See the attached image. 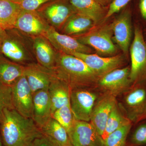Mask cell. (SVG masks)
<instances>
[{
	"label": "cell",
	"mask_w": 146,
	"mask_h": 146,
	"mask_svg": "<svg viewBox=\"0 0 146 146\" xmlns=\"http://www.w3.org/2000/svg\"><path fill=\"white\" fill-rule=\"evenodd\" d=\"M5 108L15 109L12 102L11 87L0 82V121Z\"/></svg>",
	"instance_id": "obj_29"
},
{
	"label": "cell",
	"mask_w": 146,
	"mask_h": 146,
	"mask_svg": "<svg viewBox=\"0 0 146 146\" xmlns=\"http://www.w3.org/2000/svg\"><path fill=\"white\" fill-rule=\"evenodd\" d=\"M14 108L26 118L33 117V94L25 76L23 75L11 87Z\"/></svg>",
	"instance_id": "obj_12"
},
{
	"label": "cell",
	"mask_w": 146,
	"mask_h": 146,
	"mask_svg": "<svg viewBox=\"0 0 146 146\" xmlns=\"http://www.w3.org/2000/svg\"><path fill=\"white\" fill-rule=\"evenodd\" d=\"M130 146L146 145V122L140 124L134 129L129 140Z\"/></svg>",
	"instance_id": "obj_30"
},
{
	"label": "cell",
	"mask_w": 146,
	"mask_h": 146,
	"mask_svg": "<svg viewBox=\"0 0 146 146\" xmlns=\"http://www.w3.org/2000/svg\"><path fill=\"white\" fill-rule=\"evenodd\" d=\"M25 66L11 61L0 54V82L12 87L24 74Z\"/></svg>",
	"instance_id": "obj_23"
},
{
	"label": "cell",
	"mask_w": 146,
	"mask_h": 146,
	"mask_svg": "<svg viewBox=\"0 0 146 146\" xmlns=\"http://www.w3.org/2000/svg\"><path fill=\"white\" fill-rule=\"evenodd\" d=\"M130 78L132 84L146 82V41L143 31L135 25L134 37L130 47Z\"/></svg>",
	"instance_id": "obj_5"
},
{
	"label": "cell",
	"mask_w": 146,
	"mask_h": 146,
	"mask_svg": "<svg viewBox=\"0 0 146 146\" xmlns=\"http://www.w3.org/2000/svg\"><path fill=\"white\" fill-rule=\"evenodd\" d=\"M72 55L82 60L100 78L111 71L121 68L125 63L123 56L120 54L103 57L92 54L73 53Z\"/></svg>",
	"instance_id": "obj_11"
},
{
	"label": "cell",
	"mask_w": 146,
	"mask_h": 146,
	"mask_svg": "<svg viewBox=\"0 0 146 146\" xmlns=\"http://www.w3.org/2000/svg\"><path fill=\"white\" fill-rule=\"evenodd\" d=\"M132 123L124 126L109 134L104 140V146H125Z\"/></svg>",
	"instance_id": "obj_27"
},
{
	"label": "cell",
	"mask_w": 146,
	"mask_h": 146,
	"mask_svg": "<svg viewBox=\"0 0 146 146\" xmlns=\"http://www.w3.org/2000/svg\"><path fill=\"white\" fill-rule=\"evenodd\" d=\"M36 62L50 70H54L58 51L44 36L32 38Z\"/></svg>",
	"instance_id": "obj_18"
},
{
	"label": "cell",
	"mask_w": 146,
	"mask_h": 146,
	"mask_svg": "<svg viewBox=\"0 0 146 146\" xmlns=\"http://www.w3.org/2000/svg\"><path fill=\"white\" fill-rule=\"evenodd\" d=\"M0 146H4L3 144L2 140L1 137L0 135Z\"/></svg>",
	"instance_id": "obj_37"
},
{
	"label": "cell",
	"mask_w": 146,
	"mask_h": 146,
	"mask_svg": "<svg viewBox=\"0 0 146 146\" xmlns=\"http://www.w3.org/2000/svg\"><path fill=\"white\" fill-rule=\"evenodd\" d=\"M129 75V66L114 70L100 78L95 89L117 98L132 85Z\"/></svg>",
	"instance_id": "obj_8"
},
{
	"label": "cell",
	"mask_w": 146,
	"mask_h": 146,
	"mask_svg": "<svg viewBox=\"0 0 146 146\" xmlns=\"http://www.w3.org/2000/svg\"><path fill=\"white\" fill-rule=\"evenodd\" d=\"M5 31L1 47V54L23 66L36 62L32 38L15 28Z\"/></svg>",
	"instance_id": "obj_3"
},
{
	"label": "cell",
	"mask_w": 146,
	"mask_h": 146,
	"mask_svg": "<svg viewBox=\"0 0 146 146\" xmlns=\"http://www.w3.org/2000/svg\"><path fill=\"white\" fill-rule=\"evenodd\" d=\"M33 117L41 129L52 117V105L48 89L36 91L33 94Z\"/></svg>",
	"instance_id": "obj_19"
},
{
	"label": "cell",
	"mask_w": 146,
	"mask_h": 146,
	"mask_svg": "<svg viewBox=\"0 0 146 146\" xmlns=\"http://www.w3.org/2000/svg\"><path fill=\"white\" fill-rule=\"evenodd\" d=\"M71 89L64 82L55 76L48 88L52 113L64 106L70 104Z\"/></svg>",
	"instance_id": "obj_21"
},
{
	"label": "cell",
	"mask_w": 146,
	"mask_h": 146,
	"mask_svg": "<svg viewBox=\"0 0 146 146\" xmlns=\"http://www.w3.org/2000/svg\"><path fill=\"white\" fill-rule=\"evenodd\" d=\"M44 133L32 119L25 117L15 109L5 108L0 121V135L4 146H31Z\"/></svg>",
	"instance_id": "obj_1"
},
{
	"label": "cell",
	"mask_w": 146,
	"mask_h": 146,
	"mask_svg": "<svg viewBox=\"0 0 146 146\" xmlns=\"http://www.w3.org/2000/svg\"><path fill=\"white\" fill-rule=\"evenodd\" d=\"M117 102V98L114 96L102 94L94 104L90 122L101 137L111 110Z\"/></svg>",
	"instance_id": "obj_16"
},
{
	"label": "cell",
	"mask_w": 146,
	"mask_h": 146,
	"mask_svg": "<svg viewBox=\"0 0 146 146\" xmlns=\"http://www.w3.org/2000/svg\"><path fill=\"white\" fill-rule=\"evenodd\" d=\"M57 78L71 90L75 88L95 89L100 78L81 59L58 52L54 70Z\"/></svg>",
	"instance_id": "obj_2"
},
{
	"label": "cell",
	"mask_w": 146,
	"mask_h": 146,
	"mask_svg": "<svg viewBox=\"0 0 146 146\" xmlns=\"http://www.w3.org/2000/svg\"><path fill=\"white\" fill-rule=\"evenodd\" d=\"M50 26L37 11L22 10L16 21L15 28L32 38L44 36Z\"/></svg>",
	"instance_id": "obj_13"
},
{
	"label": "cell",
	"mask_w": 146,
	"mask_h": 146,
	"mask_svg": "<svg viewBox=\"0 0 146 146\" xmlns=\"http://www.w3.org/2000/svg\"><path fill=\"white\" fill-rule=\"evenodd\" d=\"M51 0H14L22 10L36 11L44 4Z\"/></svg>",
	"instance_id": "obj_31"
},
{
	"label": "cell",
	"mask_w": 146,
	"mask_h": 146,
	"mask_svg": "<svg viewBox=\"0 0 146 146\" xmlns=\"http://www.w3.org/2000/svg\"><path fill=\"white\" fill-rule=\"evenodd\" d=\"M70 146H72V145H70Z\"/></svg>",
	"instance_id": "obj_38"
},
{
	"label": "cell",
	"mask_w": 146,
	"mask_h": 146,
	"mask_svg": "<svg viewBox=\"0 0 146 146\" xmlns=\"http://www.w3.org/2000/svg\"><path fill=\"white\" fill-rule=\"evenodd\" d=\"M68 133L73 146H104V141L90 122L75 119Z\"/></svg>",
	"instance_id": "obj_10"
},
{
	"label": "cell",
	"mask_w": 146,
	"mask_h": 146,
	"mask_svg": "<svg viewBox=\"0 0 146 146\" xmlns=\"http://www.w3.org/2000/svg\"><path fill=\"white\" fill-rule=\"evenodd\" d=\"M100 4L106 7L107 6H109L110 3L113 0H95Z\"/></svg>",
	"instance_id": "obj_36"
},
{
	"label": "cell",
	"mask_w": 146,
	"mask_h": 146,
	"mask_svg": "<svg viewBox=\"0 0 146 146\" xmlns=\"http://www.w3.org/2000/svg\"><path fill=\"white\" fill-rule=\"evenodd\" d=\"M41 130L44 134L51 138L59 146L71 145L67 130L53 118H51Z\"/></svg>",
	"instance_id": "obj_25"
},
{
	"label": "cell",
	"mask_w": 146,
	"mask_h": 146,
	"mask_svg": "<svg viewBox=\"0 0 146 146\" xmlns=\"http://www.w3.org/2000/svg\"><path fill=\"white\" fill-rule=\"evenodd\" d=\"M138 9L142 18L146 20V0H139Z\"/></svg>",
	"instance_id": "obj_34"
},
{
	"label": "cell",
	"mask_w": 146,
	"mask_h": 146,
	"mask_svg": "<svg viewBox=\"0 0 146 146\" xmlns=\"http://www.w3.org/2000/svg\"><path fill=\"white\" fill-rule=\"evenodd\" d=\"M5 30L0 27V54H1V47L2 44L5 36Z\"/></svg>",
	"instance_id": "obj_35"
},
{
	"label": "cell",
	"mask_w": 146,
	"mask_h": 146,
	"mask_svg": "<svg viewBox=\"0 0 146 146\" xmlns=\"http://www.w3.org/2000/svg\"><path fill=\"white\" fill-rule=\"evenodd\" d=\"M110 25L115 42L124 54L127 55L132 36L130 9H125Z\"/></svg>",
	"instance_id": "obj_15"
},
{
	"label": "cell",
	"mask_w": 146,
	"mask_h": 146,
	"mask_svg": "<svg viewBox=\"0 0 146 146\" xmlns=\"http://www.w3.org/2000/svg\"><path fill=\"white\" fill-rule=\"evenodd\" d=\"M117 98L118 104L132 123L146 119V82L132 84Z\"/></svg>",
	"instance_id": "obj_4"
},
{
	"label": "cell",
	"mask_w": 146,
	"mask_h": 146,
	"mask_svg": "<svg viewBox=\"0 0 146 146\" xmlns=\"http://www.w3.org/2000/svg\"><path fill=\"white\" fill-rule=\"evenodd\" d=\"M110 25H106L75 37L82 44L91 47L103 57L117 55V48L112 41Z\"/></svg>",
	"instance_id": "obj_6"
},
{
	"label": "cell",
	"mask_w": 146,
	"mask_h": 146,
	"mask_svg": "<svg viewBox=\"0 0 146 146\" xmlns=\"http://www.w3.org/2000/svg\"><path fill=\"white\" fill-rule=\"evenodd\" d=\"M131 123L132 122L125 115L117 101L112 108L108 119L104 132L102 136L103 140L104 141L110 133Z\"/></svg>",
	"instance_id": "obj_26"
},
{
	"label": "cell",
	"mask_w": 146,
	"mask_h": 146,
	"mask_svg": "<svg viewBox=\"0 0 146 146\" xmlns=\"http://www.w3.org/2000/svg\"><path fill=\"white\" fill-rule=\"evenodd\" d=\"M22 10L12 0H0V27L5 31L15 28Z\"/></svg>",
	"instance_id": "obj_24"
},
{
	"label": "cell",
	"mask_w": 146,
	"mask_h": 146,
	"mask_svg": "<svg viewBox=\"0 0 146 146\" xmlns=\"http://www.w3.org/2000/svg\"><path fill=\"white\" fill-rule=\"evenodd\" d=\"M12 1H14V0H12Z\"/></svg>",
	"instance_id": "obj_39"
},
{
	"label": "cell",
	"mask_w": 146,
	"mask_h": 146,
	"mask_svg": "<svg viewBox=\"0 0 146 146\" xmlns=\"http://www.w3.org/2000/svg\"><path fill=\"white\" fill-rule=\"evenodd\" d=\"M52 117L56 120L63 126L67 132L72 125L75 119L71 110L70 104L64 106L56 110L52 115Z\"/></svg>",
	"instance_id": "obj_28"
},
{
	"label": "cell",
	"mask_w": 146,
	"mask_h": 146,
	"mask_svg": "<svg viewBox=\"0 0 146 146\" xmlns=\"http://www.w3.org/2000/svg\"><path fill=\"white\" fill-rule=\"evenodd\" d=\"M76 13L90 18L95 25L105 20L108 8L95 0H68Z\"/></svg>",
	"instance_id": "obj_20"
},
{
	"label": "cell",
	"mask_w": 146,
	"mask_h": 146,
	"mask_svg": "<svg viewBox=\"0 0 146 146\" xmlns=\"http://www.w3.org/2000/svg\"><path fill=\"white\" fill-rule=\"evenodd\" d=\"M24 66V74L33 94L39 90L48 89L55 76L53 70L45 68L37 62Z\"/></svg>",
	"instance_id": "obj_17"
},
{
	"label": "cell",
	"mask_w": 146,
	"mask_h": 146,
	"mask_svg": "<svg viewBox=\"0 0 146 146\" xmlns=\"http://www.w3.org/2000/svg\"><path fill=\"white\" fill-rule=\"evenodd\" d=\"M31 146H60L55 141L47 135L43 134L42 136L35 138Z\"/></svg>",
	"instance_id": "obj_33"
},
{
	"label": "cell",
	"mask_w": 146,
	"mask_h": 146,
	"mask_svg": "<svg viewBox=\"0 0 146 146\" xmlns=\"http://www.w3.org/2000/svg\"><path fill=\"white\" fill-rule=\"evenodd\" d=\"M132 0H113L108 6L105 21L110 18L115 13H117Z\"/></svg>",
	"instance_id": "obj_32"
},
{
	"label": "cell",
	"mask_w": 146,
	"mask_h": 146,
	"mask_svg": "<svg viewBox=\"0 0 146 146\" xmlns=\"http://www.w3.org/2000/svg\"><path fill=\"white\" fill-rule=\"evenodd\" d=\"M36 11L50 26L58 31L72 15L76 13L68 0H51Z\"/></svg>",
	"instance_id": "obj_9"
},
{
	"label": "cell",
	"mask_w": 146,
	"mask_h": 146,
	"mask_svg": "<svg viewBox=\"0 0 146 146\" xmlns=\"http://www.w3.org/2000/svg\"><path fill=\"white\" fill-rule=\"evenodd\" d=\"M101 94L94 88L72 89L70 104L75 119L79 121L90 122L94 104Z\"/></svg>",
	"instance_id": "obj_7"
},
{
	"label": "cell",
	"mask_w": 146,
	"mask_h": 146,
	"mask_svg": "<svg viewBox=\"0 0 146 146\" xmlns=\"http://www.w3.org/2000/svg\"><path fill=\"white\" fill-rule=\"evenodd\" d=\"M94 25V21L90 18L76 13L67 20L58 32L75 37L86 33Z\"/></svg>",
	"instance_id": "obj_22"
},
{
	"label": "cell",
	"mask_w": 146,
	"mask_h": 146,
	"mask_svg": "<svg viewBox=\"0 0 146 146\" xmlns=\"http://www.w3.org/2000/svg\"><path fill=\"white\" fill-rule=\"evenodd\" d=\"M58 52L72 55L73 53L92 54L90 47L82 44L75 37L63 34L50 27L44 35Z\"/></svg>",
	"instance_id": "obj_14"
}]
</instances>
